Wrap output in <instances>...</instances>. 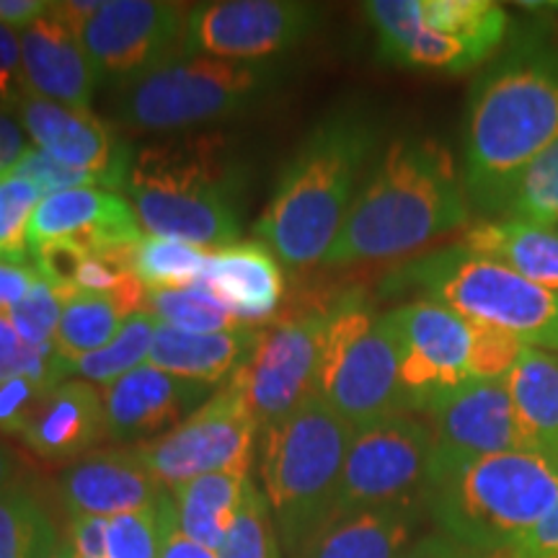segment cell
<instances>
[{
	"label": "cell",
	"instance_id": "ffe728a7",
	"mask_svg": "<svg viewBox=\"0 0 558 558\" xmlns=\"http://www.w3.org/2000/svg\"><path fill=\"white\" fill-rule=\"evenodd\" d=\"M163 484L143 463L137 448H109L75 460L60 478V501L68 518L73 514L140 512L163 497Z\"/></svg>",
	"mask_w": 558,
	"mask_h": 558
},
{
	"label": "cell",
	"instance_id": "9c48e42d",
	"mask_svg": "<svg viewBox=\"0 0 558 558\" xmlns=\"http://www.w3.org/2000/svg\"><path fill=\"white\" fill-rule=\"evenodd\" d=\"M313 396L354 429L409 414L396 333L386 313L375 311L362 292H344L326 303Z\"/></svg>",
	"mask_w": 558,
	"mask_h": 558
},
{
	"label": "cell",
	"instance_id": "60d3db41",
	"mask_svg": "<svg viewBox=\"0 0 558 558\" xmlns=\"http://www.w3.org/2000/svg\"><path fill=\"white\" fill-rule=\"evenodd\" d=\"M9 378H32L58 386V357L52 349L29 347L13 329L5 313H0V380Z\"/></svg>",
	"mask_w": 558,
	"mask_h": 558
},
{
	"label": "cell",
	"instance_id": "5b68a950",
	"mask_svg": "<svg viewBox=\"0 0 558 558\" xmlns=\"http://www.w3.org/2000/svg\"><path fill=\"white\" fill-rule=\"evenodd\" d=\"M558 501V456L501 452L429 465L424 507L439 533L478 554H509Z\"/></svg>",
	"mask_w": 558,
	"mask_h": 558
},
{
	"label": "cell",
	"instance_id": "4316f807",
	"mask_svg": "<svg viewBox=\"0 0 558 558\" xmlns=\"http://www.w3.org/2000/svg\"><path fill=\"white\" fill-rule=\"evenodd\" d=\"M460 243L558 295V228L494 218L473 222Z\"/></svg>",
	"mask_w": 558,
	"mask_h": 558
},
{
	"label": "cell",
	"instance_id": "8992f818",
	"mask_svg": "<svg viewBox=\"0 0 558 558\" xmlns=\"http://www.w3.org/2000/svg\"><path fill=\"white\" fill-rule=\"evenodd\" d=\"M354 427L316 396L264 429V497L279 546L295 558L329 520Z\"/></svg>",
	"mask_w": 558,
	"mask_h": 558
},
{
	"label": "cell",
	"instance_id": "ee69618b",
	"mask_svg": "<svg viewBox=\"0 0 558 558\" xmlns=\"http://www.w3.org/2000/svg\"><path fill=\"white\" fill-rule=\"evenodd\" d=\"M54 386L32 378H9L0 380V432L19 435L26 429L39 401L50 393Z\"/></svg>",
	"mask_w": 558,
	"mask_h": 558
},
{
	"label": "cell",
	"instance_id": "30bf717a",
	"mask_svg": "<svg viewBox=\"0 0 558 558\" xmlns=\"http://www.w3.org/2000/svg\"><path fill=\"white\" fill-rule=\"evenodd\" d=\"M435 435L418 418L396 414L354 429L329 520L362 509L424 499Z\"/></svg>",
	"mask_w": 558,
	"mask_h": 558
},
{
	"label": "cell",
	"instance_id": "cb8c5ba5",
	"mask_svg": "<svg viewBox=\"0 0 558 558\" xmlns=\"http://www.w3.org/2000/svg\"><path fill=\"white\" fill-rule=\"evenodd\" d=\"M104 432V401L86 380H62L39 401L21 439L45 460L88 456Z\"/></svg>",
	"mask_w": 558,
	"mask_h": 558
},
{
	"label": "cell",
	"instance_id": "7a4b0ae2",
	"mask_svg": "<svg viewBox=\"0 0 558 558\" xmlns=\"http://www.w3.org/2000/svg\"><path fill=\"white\" fill-rule=\"evenodd\" d=\"M469 220L471 202L450 150L432 137H396L360 186L324 264L401 259Z\"/></svg>",
	"mask_w": 558,
	"mask_h": 558
},
{
	"label": "cell",
	"instance_id": "f35d334b",
	"mask_svg": "<svg viewBox=\"0 0 558 558\" xmlns=\"http://www.w3.org/2000/svg\"><path fill=\"white\" fill-rule=\"evenodd\" d=\"M45 192L24 177L0 181V262L26 264L32 256L29 222Z\"/></svg>",
	"mask_w": 558,
	"mask_h": 558
},
{
	"label": "cell",
	"instance_id": "44dd1931",
	"mask_svg": "<svg viewBox=\"0 0 558 558\" xmlns=\"http://www.w3.org/2000/svg\"><path fill=\"white\" fill-rule=\"evenodd\" d=\"M21 68L26 94L62 107L88 109L94 88L99 86L83 50L81 29L70 24L54 3L21 32Z\"/></svg>",
	"mask_w": 558,
	"mask_h": 558
},
{
	"label": "cell",
	"instance_id": "f907efd6",
	"mask_svg": "<svg viewBox=\"0 0 558 558\" xmlns=\"http://www.w3.org/2000/svg\"><path fill=\"white\" fill-rule=\"evenodd\" d=\"M39 275L34 267L0 262V313H9L13 305L29 295Z\"/></svg>",
	"mask_w": 558,
	"mask_h": 558
},
{
	"label": "cell",
	"instance_id": "f6af8a7d",
	"mask_svg": "<svg viewBox=\"0 0 558 558\" xmlns=\"http://www.w3.org/2000/svg\"><path fill=\"white\" fill-rule=\"evenodd\" d=\"M34 269L37 275L50 282L54 290L62 295H70L75 290V279H78L81 264L86 259V251H83L75 241H50L45 246L34 248Z\"/></svg>",
	"mask_w": 558,
	"mask_h": 558
},
{
	"label": "cell",
	"instance_id": "7bdbcfd3",
	"mask_svg": "<svg viewBox=\"0 0 558 558\" xmlns=\"http://www.w3.org/2000/svg\"><path fill=\"white\" fill-rule=\"evenodd\" d=\"M11 177H24L34 181V184L45 192V197H50V194H58V192H68V190H81V186H101L96 177H90L86 171L73 169V166L60 163L58 158L47 156V153H41L39 148H32L26 153L24 160H21Z\"/></svg>",
	"mask_w": 558,
	"mask_h": 558
},
{
	"label": "cell",
	"instance_id": "6da1fadb",
	"mask_svg": "<svg viewBox=\"0 0 558 558\" xmlns=\"http://www.w3.org/2000/svg\"><path fill=\"white\" fill-rule=\"evenodd\" d=\"M558 140V52L535 39L512 45L471 88L463 190L501 218L530 163Z\"/></svg>",
	"mask_w": 558,
	"mask_h": 558
},
{
	"label": "cell",
	"instance_id": "ba28073f",
	"mask_svg": "<svg viewBox=\"0 0 558 558\" xmlns=\"http://www.w3.org/2000/svg\"><path fill=\"white\" fill-rule=\"evenodd\" d=\"M279 62H230L181 54L132 86L117 90V117L137 132H190L243 117L282 88Z\"/></svg>",
	"mask_w": 558,
	"mask_h": 558
},
{
	"label": "cell",
	"instance_id": "4dcf8cb0",
	"mask_svg": "<svg viewBox=\"0 0 558 558\" xmlns=\"http://www.w3.org/2000/svg\"><path fill=\"white\" fill-rule=\"evenodd\" d=\"M158 320L148 311H137L124 318L120 333L109 341L99 352L83 354L70 362H58L60 380L75 378L86 383H99V386H111L122 375L132 373L143 365L145 357H150L153 337H156Z\"/></svg>",
	"mask_w": 558,
	"mask_h": 558
},
{
	"label": "cell",
	"instance_id": "3957f363",
	"mask_svg": "<svg viewBox=\"0 0 558 558\" xmlns=\"http://www.w3.org/2000/svg\"><path fill=\"white\" fill-rule=\"evenodd\" d=\"M248 166L226 132H179L132 156L122 192L150 235L226 248L241 239Z\"/></svg>",
	"mask_w": 558,
	"mask_h": 558
},
{
	"label": "cell",
	"instance_id": "816d5d0a",
	"mask_svg": "<svg viewBox=\"0 0 558 558\" xmlns=\"http://www.w3.org/2000/svg\"><path fill=\"white\" fill-rule=\"evenodd\" d=\"M399 558H488V556L463 546V543L452 541L450 535L432 533L411 543Z\"/></svg>",
	"mask_w": 558,
	"mask_h": 558
},
{
	"label": "cell",
	"instance_id": "e0dca14e",
	"mask_svg": "<svg viewBox=\"0 0 558 558\" xmlns=\"http://www.w3.org/2000/svg\"><path fill=\"white\" fill-rule=\"evenodd\" d=\"M16 114L21 128L41 153L96 177L101 190H122L135 153L101 117L90 114L88 109L62 107L34 94L21 96Z\"/></svg>",
	"mask_w": 558,
	"mask_h": 558
},
{
	"label": "cell",
	"instance_id": "d6a6232c",
	"mask_svg": "<svg viewBox=\"0 0 558 558\" xmlns=\"http://www.w3.org/2000/svg\"><path fill=\"white\" fill-rule=\"evenodd\" d=\"M58 543L50 512L29 486L0 492V558H50Z\"/></svg>",
	"mask_w": 558,
	"mask_h": 558
},
{
	"label": "cell",
	"instance_id": "4fadbf2b",
	"mask_svg": "<svg viewBox=\"0 0 558 558\" xmlns=\"http://www.w3.org/2000/svg\"><path fill=\"white\" fill-rule=\"evenodd\" d=\"M324 329L326 305L271 320L259 331L239 373L228 380L243 396L262 432L313 396Z\"/></svg>",
	"mask_w": 558,
	"mask_h": 558
},
{
	"label": "cell",
	"instance_id": "ac0fdd59",
	"mask_svg": "<svg viewBox=\"0 0 558 558\" xmlns=\"http://www.w3.org/2000/svg\"><path fill=\"white\" fill-rule=\"evenodd\" d=\"M213 396L215 386L207 383L140 365L104 388V432L114 442H153L179 427Z\"/></svg>",
	"mask_w": 558,
	"mask_h": 558
},
{
	"label": "cell",
	"instance_id": "52a82bcc",
	"mask_svg": "<svg viewBox=\"0 0 558 558\" xmlns=\"http://www.w3.org/2000/svg\"><path fill=\"white\" fill-rule=\"evenodd\" d=\"M393 292L418 290L460 318L492 326L525 347L558 352V295L527 282L505 264L465 248L463 243L432 251L403 264L386 279Z\"/></svg>",
	"mask_w": 558,
	"mask_h": 558
},
{
	"label": "cell",
	"instance_id": "d590c367",
	"mask_svg": "<svg viewBox=\"0 0 558 558\" xmlns=\"http://www.w3.org/2000/svg\"><path fill=\"white\" fill-rule=\"evenodd\" d=\"M501 218L558 228V140L527 166Z\"/></svg>",
	"mask_w": 558,
	"mask_h": 558
},
{
	"label": "cell",
	"instance_id": "f546056e",
	"mask_svg": "<svg viewBox=\"0 0 558 558\" xmlns=\"http://www.w3.org/2000/svg\"><path fill=\"white\" fill-rule=\"evenodd\" d=\"M122 300L109 295H90V292L73 290L65 295V308L54 337V357L70 362L83 354L99 352L117 337L124 318L132 316Z\"/></svg>",
	"mask_w": 558,
	"mask_h": 558
},
{
	"label": "cell",
	"instance_id": "8d00e7d4",
	"mask_svg": "<svg viewBox=\"0 0 558 558\" xmlns=\"http://www.w3.org/2000/svg\"><path fill=\"white\" fill-rule=\"evenodd\" d=\"M173 520L177 507L169 494L148 509L117 514L109 520V558H160Z\"/></svg>",
	"mask_w": 558,
	"mask_h": 558
},
{
	"label": "cell",
	"instance_id": "5bb4252c",
	"mask_svg": "<svg viewBox=\"0 0 558 558\" xmlns=\"http://www.w3.org/2000/svg\"><path fill=\"white\" fill-rule=\"evenodd\" d=\"M320 9L300 0H213L190 5L184 54L230 62H275L311 37Z\"/></svg>",
	"mask_w": 558,
	"mask_h": 558
},
{
	"label": "cell",
	"instance_id": "11a10c76",
	"mask_svg": "<svg viewBox=\"0 0 558 558\" xmlns=\"http://www.w3.org/2000/svg\"><path fill=\"white\" fill-rule=\"evenodd\" d=\"M19 473H21V463H19L16 452H13L9 445L0 442V492L16 486Z\"/></svg>",
	"mask_w": 558,
	"mask_h": 558
},
{
	"label": "cell",
	"instance_id": "1f68e13d",
	"mask_svg": "<svg viewBox=\"0 0 558 558\" xmlns=\"http://www.w3.org/2000/svg\"><path fill=\"white\" fill-rule=\"evenodd\" d=\"M424 24L463 41L488 60L507 37L509 16L492 0H418Z\"/></svg>",
	"mask_w": 558,
	"mask_h": 558
},
{
	"label": "cell",
	"instance_id": "681fc988",
	"mask_svg": "<svg viewBox=\"0 0 558 558\" xmlns=\"http://www.w3.org/2000/svg\"><path fill=\"white\" fill-rule=\"evenodd\" d=\"M32 148L26 145V132L21 122L13 120L5 109H0V181L9 179L16 166Z\"/></svg>",
	"mask_w": 558,
	"mask_h": 558
},
{
	"label": "cell",
	"instance_id": "db71d44e",
	"mask_svg": "<svg viewBox=\"0 0 558 558\" xmlns=\"http://www.w3.org/2000/svg\"><path fill=\"white\" fill-rule=\"evenodd\" d=\"M160 558H218V556H215L209 548L199 546V543H194L192 538H186V535L179 530L177 520H173V525L169 527V535H166L163 550H160Z\"/></svg>",
	"mask_w": 558,
	"mask_h": 558
},
{
	"label": "cell",
	"instance_id": "7c38bea8",
	"mask_svg": "<svg viewBox=\"0 0 558 558\" xmlns=\"http://www.w3.org/2000/svg\"><path fill=\"white\" fill-rule=\"evenodd\" d=\"M256 432L259 424L243 396L226 383L179 427L140 445L137 452L160 484L177 488L207 473H248Z\"/></svg>",
	"mask_w": 558,
	"mask_h": 558
},
{
	"label": "cell",
	"instance_id": "836d02e7",
	"mask_svg": "<svg viewBox=\"0 0 558 558\" xmlns=\"http://www.w3.org/2000/svg\"><path fill=\"white\" fill-rule=\"evenodd\" d=\"M130 267L145 292L194 288L205 275L207 251L192 246V243L148 233L132 251Z\"/></svg>",
	"mask_w": 558,
	"mask_h": 558
},
{
	"label": "cell",
	"instance_id": "d6986e66",
	"mask_svg": "<svg viewBox=\"0 0 558 558\" xmlns=\"http://www.w3.org/2000/svg\"><path fill=\"white\" fill-rule=\"evenodd\" d=\"M29 248L50 241H75L86 254L128 256L143 239L135 209L120 194L101 186H81L39 202L29 222Z\"/></svg>",
	"mask_w": 558,
	"mask_h": 558
},
{
	"label": "cell",
	"instance_id": "83f0119b",
	"mask_svg": "<svg viewBox=\"0 0 558 558\" xmlns=\"http://www.w3.org/2000/svg\"><path fill=\"white\" fill-rule=\"evenodd\" d=\"M251 476L239 471L207 473L173 488L177 525L186 538L218 554L226 543Z\"/></svg>",
	"mask_w": 558,
	"mask_h": 558
},
{
	"label": "cell",
	"instance_id": "74e56055",
	"mask_svg": "<svg viewBox=\"0 0 558 558\" xmlns=\"http://www.w3.org/2000/svg\"><path fill=\"white\" fill-rule=\"evenodd\" d=\"M279 538L275 518H271L269 501L264 492L248 481L246 494H243L241 509L235 514L233 527H230L226 543L215 556L218 558H282L279 556Z\"/></svg>",
	"mask_w": 558,
	"mask_h": 558
},
{
	"label": "cell",
	"instance_id": "603a6c76",
	"mask_svg": "<svg viewBox=\"0 0 558 558\" xmlns=\"http://www.w3.org/2000/svg\"><path fill=\"white\" fill-rule=\"evenodd\" d=\"M365 16L378 37V54L393 65L465 73L486 60L463 41L424 24L418 0H373L365 3Z\"/></svg>",
	"mask_w": 558,
	"mask_h": 558
},
{
	"label": "cell",
	"instance_id": "f1b7e54d",
	"mask_svg": "<svg viewBox=\"0 0 558 558\" xmlns=\"http://www.w3.org/2000/svg\"><path fill=\"white\" fill-rule=\"evenodd\" d=\"M505 386L533 448L558 456V352L525 347Z\"/></svg>",
	"mask_w": 558,
	"mask_h": 558
},
{
	"label": "cell",
	"instance_id": "9f6ffc18",
	"mask_svg": "<svg viewBox=\"0 0 558 558\" xmlns=\"http://www.w3.org/2000/svg\"><path fill=\"white\" fill-rule=\"evenodd\" d=\"M50 558H73V554H70V550H68V546H65V543H58V548H54L52 550V556Z\"/></svg>",
	"mask_w": 558,
	"mask_h": 558
},
{
	"label": "cell",
	"instance_id": "f5cc1de1",
	"mask_svg": "<svg viewBox=\"0 0 558 558\" xmlns=\"http://www.w3.org/2000/svg\"><path fill=\"white\" fill-rule=\"evenodd\" d=\"M50 0H0V24L9 29H26L50 11Z\"/></svg>",
	"mask_w": 558,
	"mask_h": 558
},
{
	"label": "cell",
	"instance_id": "b9f144b4",
	"mask_svg": "<svg viewBox=\"0 0 558 558\" xmlns=\"http://www.w3.org/2000/svg\"><path fill=\"white\" fill-rule=\"evenodd\" d=\"M473 326L471 347V378L476 380H505L514 362L520 360L525 344L512 333L492 329V326Z\"/></svg>",
	"mask_w": 558,
	"mask_h": 558
},
{
	"label": "cell",
	"instance_id": "e575fe53",
	"mask_svg": "<svg viewBox=\"0 0 558 558\" xmlns=\"http://www.w3.org/2000/svg\"><path fill=\"white\" fill-rule=\"evenodd\" d=\"M148 313L158 318V324L173 326L190 333H218L243 326L218 298L202 284L177 290H148L145 292Z\"/></svg>",
	"mask_w": 558,
	"mask_h": 558
},
{
	"label": "cell",
	"instance_id": "277c9868",
	"mask_svg": "<svg viewBox=\"0 0 558 558\" xmlns=\"http://www.w3.org/2000/svg\"><path fill=\"white\" fill-rule=\"evenodd\" d=\"M380 130L365 109L331 111L311 128L282 166L256 239L288 267L324 264L349 209L360 177L378 150Z\"/></svg>",
	"mask_w": 558,
	"mask_h": 558
},
{
	"label": "cell",
	"instance_id": "ab89813d",
	"mask_svg": "<svg viewBox=\"0 0 558 558\" xmlns=\"http://www.w3.org/2000/svg\"><path fill=\"white\" fill-rule=\"evenodd\" d=\"M62 308H65V295L39 277L29 295L21 300L19 305H13L5 316H9L13 329L19 331V337L26 344L52 349L54 337H58Z\"/></svg>",
	"mask_w": 558,
	"mask_h": 558
},
{
	"label": "cell",
	"instance_id": "bcb514c9",
	"mask_svg": "<svg viewBox=\"0 0 558 558\" xmlns=\"http://www.w3.org/2000/svg\"><path fill=\"white\" fill-rule=\"evenodd\" d=\"M73 558H109V520L96 514L68 518L65 541Z\"/></svg>",
	"mask_w": 558,
	"mask_h": 558
},
{
	"label": "cell",
	"instance_id": "2e32d148",
	"mask_svg": "<svg viewBox=\"0 0 558 558\" xmlns=\"http://www.w3.org/2000/svg\"><path fill=\"white\" fill-rule=\"evenodd\" d=\"M435 452L432 465L535 450L522 429L505 380H465L427 409Z\"/></svg>",
	"mask_w": 558,
	"mask_h": 558
},
{
	"label": "cell",
	"instance_id": "9a60e30c",
	"mask_svg": "<svg viewBox=\"0 0 558 558\" xmlns=\"http://www.w3.org/2000/svg\"><path fill=\"white\" fill-rule=\"evenodd\" d=\"M388 316L399 344L407 411H427L439 396L471 380L473 326L435 300H414Z\"/></svg>",
	"mask_w": 558,
	"mask_h": 558
},
{
	"label": "cell",
	"instance_id": "7402d4cb",
	"mask_svg": "<svg viewBox=\"0 0 558 558\" xmlns=\"http://www.w3.org/2000/svg\"><path fill=\"white\" fill-rule=\"evenodd\" d=\"M199 284L213 292L243 326L275 318L284 300V271L262 241L209 251Z\"/></svg>",
	"mask_w": 558,
	"mask_h": 558
},
{
	"label": "cell",
	"instance_id": "7dc6e473",
	"mask_svg": "<svg viewBox=\"0 0 558 558\" xmlns=\"http://www.w3.org/2000/svg\"><path fill=\"white\" fill-rule=\"evenodd\" d=\"M26 96L21 68V34L0 24V109H11Z\"/></svg>",
	"mask_w": 558,
	"mask_h": 558
},
{
	"label": "cell",
	"instance_id": "8fae6325",
	"mask_svg": "<svg viewBox=\"0 0 558 558\" xmlns=\"http://www.w3.org/2000/svg\"><path fill=\"white\" fill-rule=\"evenodd\" d=\"M190 5L169 0H104L81 29L96 83L117 90L184 54Z\"/></svg>",
	"mask_w": 558,
	"mask_h": 558
},
{
	"label": "cell",
	"instance_id": "c3c4849f",
	"mask_svg": "<svg viewBox=\"0 0 558 558\" xmlns=\"http://www.w3.org/2000/svg\"><path fill=\"white\" fill-rule=\"evenodd\" d=\"M505 558H558V501Z\"/></svg>",
	"mask_w": 558,
	"mask_h": 558
},
{
	"label": "cell",
	"instance_id": "484cf974",
	"mask_svg": "<svg viewBox=\"0 0 558 558\" xmlns=\"http://www.w3.org/2000/svg\"><path fill=\"white\" fill-rule=\"evenodd\" d=\"M256 339L259 329L254 326H239L218 333H190L158 324L148 365L177 378L218 388L222 380H230L239 373Z\"/></svg>",
	"mask_w": 558,
	"mask_h": 558
},
{
	"label": "cell",
	"instance_id": "d4e9b609",
	"mask_svg": "<svg viewBox=\"0 0 558 558\" xmlns=\"http://www.w3.org/2000/svg\"><path fill=\"white\" fill-rule=\"evenodd\" d=\"M424 499L362 509L326 522L295 558H399L411 546Z\"/></svg>",
	"mask_w": 558,
	"mask_h": 558
}]
</instances>
